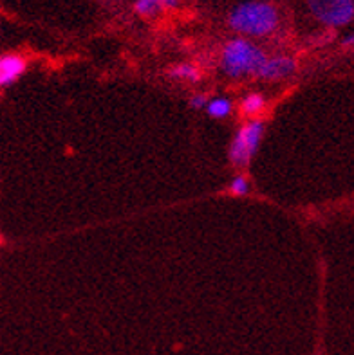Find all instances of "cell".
<instances>
[{"label": "cell", "instance_id": "obj_1", "mask_svg": "<svg viewBox=\"0 0 354 355\" xmlns=\"http://www.w3.org/2000/svg\"><path fill=\"white\" fill-rule=\"evenodd\" d=\"M266 58L264 51L248 38H231L222 47L221 71L231 79L255 76Z\"/></svg>", "mask_w": 354, "mask_h": 355}, {"label": "cell", "instance_id": "obj_2", "mask_svg": "<svg viewBox=\"0 0 354 355\" xmlns=\"http://www.w3.org/2000/svg\"><path fill=\"white\" fill-rule=\"evenodd\" d=\"M228 24L233 31L244 36H268L279 25V13L271 4L251 0L237 5L230 13Z\"/></svg>", "mask_w": 354, "mask_h": 355}, {"label": "cell", "instance_id": "obj_3", "mask_svg": "<svg viewBox=\"0 0 354 355\" xmlns=\"http://www.w3.org/2000/svg\"><path fill=\"white\" fill-rule=\"evenodd\" d=\"M266 134V123L262 117L246 119L237 128L235 136L231 139L228 148V161L237 170H246L251 164L253 157L261 148Z\"/></svg>", "mask_w": 354, "mask_h": 355}, {"label": "cell", "instance_id": "obj_4", "mask_svg": "<svg viewBox=\"0 0 354 355\" xmlns=\"http://www.w3.org/2000/svg\"><path fill=\"white\" fill-rule=\"evenodd\" d=\"M309 10L325 25L340 27L354 19V4L351 0H309Z\"/></svg>", "mask_w": 354, "mask_h": 355}, {"label": "cell", "instance_id": "obj_5", "mask_svg": "<svg viewBox=\"0 0 354 355\" xmlns=\"http://www.w3.org/2000/svg\"><path fill=\"white\" fill-rule=\"evenodd\" d=\"M296 67L298 64L291 56H285V54L268 56L259 69V73L255 74V78L262 79V82H282V79L291 78L296 73Z\"/></svg>", "mask_w": 354, "mask_h": 355}, {"label": "cell", "instance_id": "obj_6", "mask_svg": "<svg viewBox=\"0 0 354 355\" xmlns=\"http://www.w3.org/2000/svg\"><path fill=\"white\" fill-rule=\"evenodd\" d=\"M27 71V60L19 53L0 54V88H10Z\"/></svg>", "mask_w": 354, "mask_h": 355}, {"label": "cell", "instance_id": "obj_7", "mask_svg": "<svg viewBox=\"0 0 354 355\" xmlns=\"http://www.w3.org/2000/svg\"><path fill=\"white\" fill-rule=\"evenodd\" d=\"M266 105H268V99H266L264 94L250 93L242 97L241 103H239V112L246 119H255L264 112Z\"/></svg>", "mask_w": 354, "mask_h": 355}, {"label": "cell", "instance_id": "obj_8", "mask_svg": "<svg viewBox=\"0 0 354 355\" xmlns=\"http://www.w3.org/2000/svg\"><path fill=\"white\" fill-rule=\"evenodd\" d=\"M167 76L172 82L179 83H199L201 82V71L193 64H177L168 69Z\"/></svg>", "mask_w": 354, "mask_h": 355}, {"label": "cell", "instance_id": "obj_9", "mask_svg": "<svg viewBox=\"0 0 354 355\" xmlns=\"http://www.w3.org/2000/svg\"><path fill=\"white\" fill-rule=\"evenodd\" d=\"M233 108H235V105H233L230 97L217 96L208 101V107L204 112L212 117V119H226V117L231 116Z\"/></svg>", "mask_w": 354, "mask_h": 355}, {"label": "cell", "instance_id": "obj_10", "mask_svg": "<svg viewBox=\"0 0 354 355\" xmlns=\"http://www.w3.org/2000/svg\"><path fill=\"white\" fill-rule=\"evenodd\" d=\"M177 0H136L134 10L141 16H156L161 10L176 8Z\"/></svg>", "mask_w": 354, "mask_h": 355}, {"label": "cell", "instance_id": "obj_11", "mask_svg": "<svg viewBox=\"0 0 354 355\" xmlns=\"http://www.w3.org/2000/svg\"><path fill=\"white\" fill-rule=\"evenodd\" d=\"M250 191L251 184L244 173H237L228 182V193L233 195V197H246V195H250Z\"/></svg>", "mask_w": 354, "mask_h": 355}, {"label": "cell", "instance_id": "obj_12", "mask_svg": "<svg viewBox=\"0 0 354 355\" xmlns=\"http://www.w3.org/2000/svg\"><path fill=\"white\" fill-rule=\"evenodd\" d=\"M208 101H210V97H208L206 94L197 93L193 94V96H190V99H188V107L193 108V110H206Z\"/></svg>", "mask_w": 354, "mask_h": 355}, {"label": "cell", "instance_id": "obj_13", "mask_svg": "<svg viewBox=\"0 0 354 355\" xmlns=\"http://www.w3.org/2000/svg\"><path fill=\"white\" fill-rule=\"evenodd\" d=\"M342 44L345 45V47H354V33L347 34L344 40H342Z\"/></svg>", "mask_w": 354, "mask_h": 355}]
</instances>
